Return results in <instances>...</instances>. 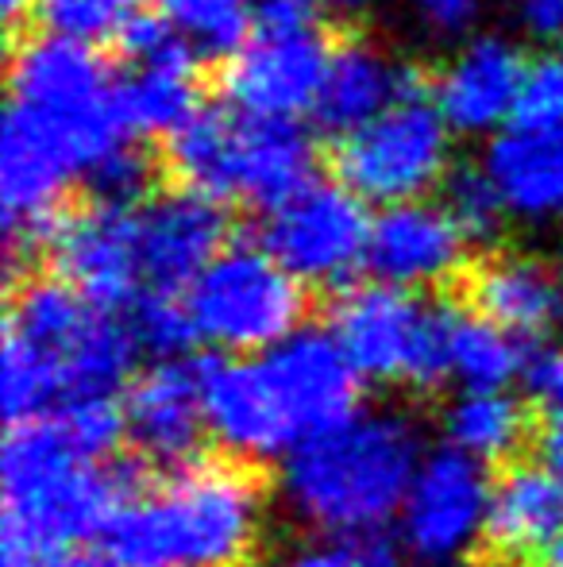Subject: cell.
Returning a JSON list of instances; mask_svg holds the SVG:
<instances>
[{
	"instance_id": "cell-7",
	"label": "cell",
	"mask_w": 563,
	"mask_h": 567,
	"mask_svg": "<svg viewBox=\"0 0 563 567\" xmlns=\"http://www.w3.org/2000/svg\"><path fill=\"white\" fill-rule=\"evenodd\" d=\"M132 143V140H128ZM113 151H101L77 127L8 101L0 127V213H4L8 262H20L31 244L51 239L74 182H90Z\"/></svg>"
},
{
	"instance_id": "cell-31",
	"label": "cell",
	"mask_w": 563,
	"mask_h": 567,
	"mask_svg": "<svg viewBox=\"0 0 563 567\" xmlns=\"http://www.w3.org/2000/svg\"><path fill=\"white\" fill-rule=\"evenodd\" d=\"M132 329H136L139 348L163 359H174L186 348V340H194L186 301H174L170 293H143L136 301V313H132Z\"/></svg>"
},
{
	"instance_id": "cell-23",
	"label": "cell",
	"mask_w": 563,
	"mask_h": 567,
	"mask_svg": "<svg viewBox=\"0 0 563 567\" xmlns=\"http://www.w3.org/2000/svg\"><path fill=\"white\" fill-rule=\"evenodd\" d=\"M563 533V486L544 463H518L494 478L487 540L505 560L544 556Z\"/></svg>"
},
{
	"instance_id": "cell-15",
	"label": "cell",
	"mask_w": 563,
	"mask_h": 567,
	"mask_svg": "<svg viewBox=\"0 0 563 567\" xmlns=\"http://www.w3.org/2000/svg\"><path fill=\"white\" fill-rule=\"evenodd\" d=\"M332 47L321 28L256 31L225 66V97L251 116L298 120L316 109Z\"/></svg>"
},
{
	"instance_id": "cell-25",
	"label": "cell",
	"mask_w": 563,
	"mask_h": 567,
	"mask_svg": "<svg viewBox=\"0 0 563 567\" xmlns=\"http://www.w3.org/2000/svg\"><path fill=\"white\" fill-rule=\"evenodd\" d=\"M448 449L471 455L479 463H502L525 444L529 413L505 386L459 390L440 413Z\"/></svg>"
},
{
	"instance_id": "cell-2",
	"label": "cell",
	"mask_w": 563,
	"mask_h": 567,
	"mask_svg": "<svg viewBox=\"0 0 563 567\" xmlns=\"http://www.w3.org/2000/svg\"><path fill=\"white\" fill-rule=\"evenodd\" d=\"M359 379L332 332L298 329L240 363L209 367V433L240 460H279L355 413Z\"/></svg>"
},
{
	"instance_id": "cell-29",
	"label": "cell",
	"mask_w": 563,
	"mask_h": 567,
	"mask_svg": "<svg viewBox=\"0 0 563 567\" xmlns=\"http://www.w3.org/2000/svg\"><path fill=\"white\" fill-rule=\"evenodd\" d=\"M35 12L46 31L93 47L121 35L132 8L128 0H39Z\"/></svg>"
},
{
	"instance_id": "cell-4",
	"label": "cell",
	"mask_w": 563,
	"mask_h": 567,
	"mask_svg": "<svg viewBox=\"0 0 563 567\" xmlns=\"http://www.w3.org/2000/svg\"><path fill=\"white\" fill-rule=\"evenodd\" d=\"M263 491L236 463H186L128 494L108 548L132 567H243L263 540Z\"/></svg>"
},
{
	"instance_id": "cell-18",
	"label": "cell",
	"mask_w": 563,
	"mask_h": 567,
	"mask_svg": "<svg viewBox=\"0 0 563 567\" xmlns=\"http://www.w3.org/2000/svg\"><path fill=\"white\" fill-rule=\"evenodd\" d=\"M209 367L189 359H158L124 394V436L155 463H181L209 429L205 405Z\"/></svg>"
},
{
	"instance_id": "cell-9",
	"label": "cell",
	"mask_w": 563,
	"mask_h": 567,
	"mask_svg": "<svg viewBox=\"0 0 563 567\" xmlns=\"http://www.w3.org/2000/svg\"><path fill=\"white\" fill-rule=\"evenodd\" d=\"M451 124L444 120L432 90L421 82L402 93L386 113L355 127L336 147L340 182L363 202H417L451 174Z\"/></svg>"
},
{
	"instance_id": "cell-3",
	"label": "cell",
	"mask_w": 563,
	"mask_h": 567,
	"mask_svg": "<svg viewBox=\"0 0 563 567\" xmlns=\"http://www.w3.org/2000/svg\"><path fill=\"white\" fill-rule=\"evenodd\" d=\"M421 460V433L406 413L355 410L285 455L282 502L321 537H375L402 514Z\"/></svg>"
},
{
	"instance_id": "cell-20",
	"label": "cell",
	"mask_w": 563,
	"mask_h": 567,
	"mask_svg": "<svg viewBox=\"0 0 563 567\" xmlns=\"http://www.w3.org/2000/svg\"><path fill=\"white\" fill-rule=\"evenodd\" d=\"M471 306L518 340H544L563 329V275L536 255H490L471 275Z\"/></svg>"
},
{
	"instance_id": "cell-22",
	"label": "cell",
	"mask_w": 563,
	"mask_h": 567,
	"mask_svg": "<svg viewBox=\"0 0 563 567\" xmlns=\"http://www.w3.org/2000/svg\"><path fill=\"white\" fill-rule=\"evenodd\" d=\"M482 166L513 220L563 225V127L513 124L490 140Z\"/></svg>"
},
{
	"instance_id": "cell-33",
	"label": "cell",
	"mask_w": 563,
	"mask_h": 567,
	"mask_svg": "<svg viewBox=\"0 0 563 567\" xmlns=\"http://www.w3.org/2000/svg\"><path fill=\"white\" fill-rule=\"evenodd\" d=\"M150 182V166L143 158V151L136 147V140L116 147L97 171L90 174V189L97 202H113V205H132L136 197H143Z\"/></svg>"
},
{
	"instance_id": "cell-11",
	"label": "cell",
	"mask_w": 563,
	"mask_h": 567,
	"mask_svg": "<svg viewBox=\"0 0 563 567\" xmlns=\"http://www.w3.org/2000/svg\"><path fill=\"white\" fill-rule=\"evenodd\" d=\"M116 85L121 82L108 74L90 43L54 35V31L23 39L8 66V93H12L8 101H20L77 127L101 151H116L136 140L121 120Z\"/></svg>"
},
{
	"instance_id": "cell-34",
	"label": "cell",
	"mask_w": 563,
	"mask_h": 567,
	"mask_svg": "<svg viewBox=\"0 0 563 567\" xmlns=\"http://www.w3.org/2000/svg\"><path fill=\"white\" fill-rule=\"evenodd\" d=\"M409 12L432 39H467L479 28L487 0H409Z\"/></svg>"
},
{
	"instance_id": "cell-13",
	"label": "cell",
	"mask_w": 563,
	"mask_h": 567,
	"mask_svg": "<svg viewBox=\"0 0 563 567\" xmlns=\"http://www.w3.org/2000/svg\"><path fill=\"white\" fill-rule=\"evenodd\" d=\"M494 483L487 463L456 449L425 455L398 514V537L421 567H459L487 540Z\"/></svg>"
},
{
	"instance_id": "cell-36",
	"label": "cell",
	"mask_w": 563,
	"mask_h": 567,
	"mask_svg": "<svg viewBox=\"0 0 563 567\" xmlns=\"http://www.w3.org/2000/svg\"><path fill=\"white\" fill-rule=\"evenodd\" d=\"M529 390L536 394V402L549 410L552 421L563 417V348L541 351L529 363Z\"/></svg>"
},
{
	"instance_id": "cell-6",
	"label": "cell",
	"mask_w": 563,
	"mask_h": 567,
	"mask_svg": "<svg viewBox=\"0 0 563 567\" xmlns=\"http://www.w3.org/2000/svg\"><path fill=\"white\" fill-rule=\"evenodd\" d=\"M166 158L181 186L212 202L279 205L313 178V140L298 120L251 116L240 109H197L166 135Z\"/></svg>"
},
{
	"instance_id": "cell-21",
	"label": "cell",
	"mask_w": 563,
	"mask_h": 567,
	"mask_svg": "<svg viewBox=\"0 0 563 567\" xmlns=\"http://www.w3.org/2000/svg\"><path fill=\"white\" fill-rule=\"evenodd\" d=\"M421 82L425 78L414 66H402L390 51H383L371 39H344L340 47H332L313 113L324 132L344 140Z\"/></svg>"
},
{
	"instance_id": "cell-38",
	"label": "cell",
	"mask_w": 563,
	"mask_h": 567,
	"mask_svg": "<svg viewBox=\"0 0 563 567\" xmlns=\"http://www.w3.org/2000/svg\"><path fill=\"white\" fill-rule=\"evenodd\" d=\"M0 567H66L62 556L54 553H39V548L15 545V540H4V553H0Z\"/></svg>"
},
{
	"instance_id": "cell-40",
	"label": "cell",
	"mask_w": 563,
	"mask_h": 567,
	"mask_svg": "<svg viewBox=\"0 0 563 567\" xmlns=\"http://www.w3.org/2000/svg\"><path fill=\"white\" fill-rule=\"evenodd\" d=\"M8 23H20L23 16H31V8H39V0H0Z\"/></svg>"
},
{
	"instance_id": "cell-41",
	"label": "cell",
	"mask_w": 563,
	"mask_h": 567,
	"mask_svg": "<svg viewBox=\"0 0 563 567\" xmlns=\"http://www.w3.org/2000/svg\"><path fill=\"white\" fill-rule=\"evenodd\" d=\"M66 567H132V564L121 560L116 553H108V556H90V560H74V564H66Z\"/></svg>"
},
{
	"instance_id": "cell-1",
	"label": "cell",
	"mask_w": 563,
	"mask_h": 567,
	"mask_svg": "<svg viewBox=\"0 0 563 567\" xmlns=\"http://www.w3.org/2000/svg\"><path fill=\"white\" fill-rule=\"evenodd\" d=\"M132 321H116L66 278H31L15 290L0 348V405L12 425L51 417L85 398H113L136 367Z\"/></svg>"
},
{
	"instance_id": "cell-14",
	"label": "cell",
	"mask_w": 563,
	"mask_h": 567,
	"mask_svg": "<svg viewBox=\"0 0 563 567\" xmlns=\"http://www.w3.org/2000/svg\"><path fill=\"white\" fill-rule=\"evenodd\" d=\"M46 244H51L59 275L97 306H136L147 290L139 255V220L128 205H85V209L62 217Z\"/></svg>"
},
{
	"instance_id": "cell-12",
	"label": "cell",
	"mask_w": 563,
	"mask_h": 567,
	"mask_svg": "<svg viewBox=\"0 0 563 567\" xmlns=\"http://www.w3.org/2000/svg\"><path fill=\"white\" fill-rule=\"evenodd\" d=\"M371 225L367 202L347 182L309 178L267 209L263 247L305 286H340L367 262Z\"/></svg>"
},
{
	"instance_id": "cell-17",
	"label": "cell",
	"mask_w": 563,
	"mask_h": 567,
	"mask_svg": "<svg viewBox=\"0 0 563 567\" xmlns=\"http://www.w3.org/2000/svg\"><path fill=\"white\" fill-rule=\"evenodd\" d=\"M529 59L505 35H471L432 85V97L456 135H490L518 120Z\"/></svg>"
},
{
	"instance_id": "cell-30",
	"label": "cell",
	"mask_w": 563,
	"mask_h": 567,
	"mask_svg": "<svg viewBox=\"0 0 563 567\" xmlns=\"http://www.w3.org/2000/svg\"><path fill=\"white\" fill-rule=\"evenodd\" d=\"M513 124L563 127V43L529 59L525 85H521L518 120Z\"/></svg>"
},
{
	"instance_id": "cell-42",
	"label": "cell",
	"mask_w": 563,
	"mask_h": 567,
	"mask_svg": "<svg viewBox=\"0 0 563 567\" xmlns=\"http://www.w3.org/2000/svg\"><path fill=\"white\" fill-rule=\"evenodd\" d=\"M371 4H378V0H321V8H336V12H363Z\"/></svg>"
},
{
	"instance_id": "cell-8",
	"label": "cell",
	"mask_w": 563,
	"mask_h": 567,
	"mask_svg": "<svg viewBox=\"0 0 563 567\" xmlns=\"http://www.w3.org/2000/svg\"><path fill=\"white\" fill-rule=\"evenodd\" d=\"M267 247L232 244L186 286L194 340L256 355L301 329L305 290Z\"/></svg>"
},
{
	"instance_id": "cell-27",
	"label": "cell",
	"mask_w": 563,
	"mask_h": 567,
	"mask_svg": "<svg viewBox=\"0 0 563 567\" xmlns=\"http://www.w3.org/2000/svg\"><path fill=\"white\" fill-rule=\"evenodd\" d=\"M158 8L205 59H232L256 28V0H158Z\"/></svg>"
},
{
	"instance_id": "cell-26",
	"label": "cell",
	"mask_w": 563,
	"mask_h": 567,
	"mask_svg": "<svg viewBox=\"0 0 563 567\" xmlns=\"http://www.w3.org/2000/svg\"><path fill=\"white\" fill-rule=\"evenodd\" d=\"M518 371H521L518 337L498 329L482 313L448 309L444 379H456L459 390H494V386H510V379Z\"/></svg>"
},
{
	"instance_id": "cell-32",
	"label": "cell",
	"mask_w": 563,
	"mask_h": 567,
	"mask_svg": "<svg viewBox=\"0 0 563 567\" xmlns=\"http://www.w3.org/2000/svg\"><path fill=\"white\" fill-rule=\"evenodd\" d=\"M271 567H394V553L375 537H324L293 545Z\"/></svg>"
},
{
	"instance_id": "cell-35",
	"label": "cell",
	"mask_w": 563,
	"mask_h": 567,
	"mask_svg": "<svg viewBox=\"0 0 563 567\" xmlns=\"http://www.w3.org/2000/svg\"><path fill=\"white\" fill-rule=\"evenodd\" d=\"M321 0H256V31H305L316 28Z\"/></svg>"
},
{
	"instance_id": "cell-24",
	"label": "cell",
	"mask_w": 563,
	"mask_h": 567,
	"mask_svg": "<svg viewBox=\"0 0 563 567\" xmlns=\"http://www.w3.org/2000/svg\"><path fill=\"white\" fill-rule=\"evenodd\" d=\"M194 54L189 43H178L155 59L128 62L132 74L116 85V105L132 135H170L201 109Z\"/></svg>"
},
{
	"instance_id": "cell-39",
	"label": "cell",
	"mask_w": 563,
	"mask_h": 567,
	"mask_svg": "<svg viewBox=\"0 0 563 567\" xmlns=\"http://www.w3.org/2000/svg\"><path fill=\"white\" fill-rule=\"evenodd\" d=\"M541 463L560 478L563 486V417L552 421L549 433H544V444H541Z\"/></svg>"
},
{
	"instance_id": "cell-10",
	"label": "cell",
	"mask_w": 563,
	"mask_h": 567,
	"mask_svg": "<svg viewBox=\"0 0 563 567\" xmlns=\"http://www.w3.org/2000/svg\"><path fill=\"white\" fill-rule=\"evenodd\" d=\"M444 329L448 309L402 286L371 282L340 293L329 332L363 379L432 386L444 379Z\"/></svg>"
},
{
	"instance_id": "cell-16",
	"label": "cell",
	"mask_w": 563,
	"mask_h": 567,
	"mask_svg": "<svg viewBox=\"0 0 563 567\" xmlns=\"http://www.w3.org/2000/svg\"><path fill=\"white\" fill-rule=\"evenodd\" d=\"M467 231L436 202H398L383 205L371 225L367 267L378 282L402 286V290H432L456 278L467 255Z\"/></svg>"
},
{
	"instance_id": "cell-37",
	"label": "cell",
	"mask_w": 563,
	"mask_h": 567,
	"mask_svg": "<svg viewBox=\"0 0 563 567\" xmlns=\"http://www.w3.org/2000/svg\"><path fill=\"white\" fill-rule=\"evenodd\" d=\"M518 23L541 43H563V0H518Z\"/></svg>"
},
{
	"instance_id": "cell-5",
	"label": "cell",
	"mask_w": 563,
	"mask_h": 567,
	"mask_svg": "<svg viewBox=\"0 0 563 567\" xmlns=\"http://www.w3.org/2000/svg\"><path fill=\"white\" fill-rule=\"evenodd\" d=\"M124 498V483L105 455L82 449L59 417L12 425L0 455L4 540L62 556L108 529Z\"/></svg>"
},
{
	"instance_id": "cell-28",
	"label": "cell",
	"mask_w": 563,
	"mask_h": 567,
	"mask_svg": "<svg viewBox=\"0 0 563 567\" xmlns=\"http://www.w3.org/2000/svg\"><path fill=\"white\" fill-rule=\"evenodd\" d=\"M444 197H448L444 202L448 213L471 239H490L502 228V220L510 217L487 166H459V171H451L448 182H444Z\"/></svg>"
},
{
	"instance_id": "cell-43",
	"label": "cell",
	"mask_w": 563,
	"mask_h": 567,
	"mask_svg": "<svg viewBox=\"0 0 563 567\" xmlns=\"http://www.w3.org/2000/svg\"><path fill=\"white\" fill-rule=\"evenodd\" d=\"M541 567H563V533L556 540H552V548L541 556Z\"/></svg>"
},
{
	"instance_id": "cell-19",
	"label": "cell",
	"mask_w": 563,
	"mask_h": 567,
	"mask_svg": "<svg viewBox=\"0 0 563 567\" xmlns=\"http://www.w3.org/2000/svg\"><path fill=\"white\" fill-rule=\"evenodd\" d=\"M136 220L147 293L181 290L225 251L228 225L220 202L189 186L150 197L136 213Z\"/></svg>"
}]
</instances>
